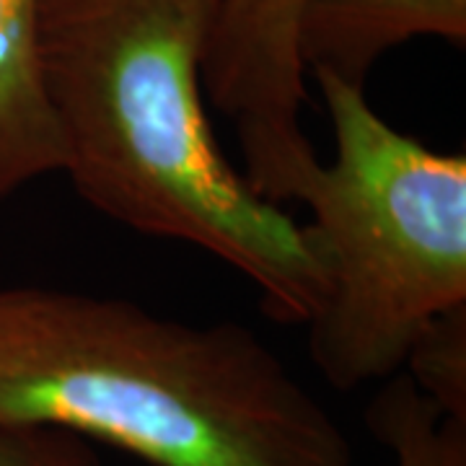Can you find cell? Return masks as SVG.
<instances>
[{
	"mask_svg": "<svg viewBox=\"0 0 466 466\" xmlns=\"http://www.w3.org/2000/svg\"><path fill=\"white\" fill-rule=\"evenodd\" d=\"M218 0H39V57L63 164L101 216L189 244L309 324L327 272L306 226L220 150L202 60Z\"/></svg>",
	"mask_w": 466,
	"mask_h": 466,
	"instance_id": "obj_1",
	"label": "cell"
},
{
	"mask_svg": "<svg viewBox=\"0 0 466 466\" xmlns=\"http://www.w3.org/2000/svg\"><path fill=\"white\" fill-rule=\"evenodd\" d=\"M0 428L148 466H352L339 422L249 327L55 288H0Z\"/></svg>",
	"mask_w": 466,
	"mask_h": 466,
	"instance_id": "obj_2",
	"label": "cell"
},
{
	"mask_svg": "<svg viewBox=\"0 0 466 466\" xmlns=\"http://www.w3.org/2000/svg\"><path fill=\"white\" fill-rule=\"evenodd\" d=\"M334 156L300 189L327 296L309 355L337 391L401 373L428 324L466 306V158L383 119L366 86L314 73Z\"/></svg>",
	"mask_w": 466,
	"mask_h": 466,
	"instance_id": "obj_3",
	"label": "cell"
},
{
	"mask_svg": "<svg viewBox=\"0 0 466 466\" xmlns=\"http://www.w3.org/2000/svg\"><path fill=\"white\" fill-rule=\"evenodd\" d=\"M300 0H218L202 60L205 96L231 119L244 177L269 202H299L319 167L303 130Z\"/></svg>",
	"mask_w": 466,
	"mask_h": 466,
	"instance_id": "obj_4",
	"label": "cell"
},
{
	"mask_svg": "<svg viewBox=\"0 0 466 466\" xmlns=\"http://www.w3.org/2000/svg\"><path fill=\"white\" fill-rule=\"evenodd\" d=\"M412 39L466 45V0H300L299 55L306 76L366 86L383 55Z\"/></svg>",
	"mask_w": 466,
	"mask_h": 466,
	"instance_id": "obj_5",
	"label": "cell"
},
{
	"mask_svg": "<svg viewBox=\"0 0 466 466\" xmlns=\"http://www.w3.org/2000/svg\"><path fill=\"white\" fill-rule=\"evenodd\" d=\"M63 164L39 57V0H0V200Z\"/></svg>",
	"mask_w": 466,
	"mask_h": 466,
	"instance_id": "obj_6",
	"label": "cell"
},
{
	"mask_svg": "<svg viewBox=\"0 0 466 466\" xmlns=\"http://www.w3.org/2000/svg\"><path fill=\"white\" fill-rule=\"evenodd\" d=\"M366 425L394 466H466V422L443 415L404 373L383 381Z\"/></svg>",
	"mask_w": 466,
	"mask_h": 466,
	"instance_id": "obj_7",
	"label": "cell"
},
{
	"mask_svg": "<svg viewBox=\"0 0 466 466\" xmlns=\"http://www.w3.org/2000/svg\"><path fill=\"white\" fill-rule=\"evenodd\" d=\"M401 373L443 415L466 422V306L451 309L428 324Z\"/></svg>",
	"mask_w": 466,
	"mask_h": 466,
	"instance_id": "obj_8",
	"label": "cell"
},
{
	"mask_svg": "<svg viewBox=\"0 0 466 466\" xmlns=\"http://www.w3.org/2000/svg\"><path fill=\"white\" fill-rule=\"evenodd\" d=\"M0 466H101V459L76 435L0 428Z\"/></svg>",
	"mask_w": 466,
	"mask_h": 466,
	"instance_id": "obj_9",
	"label": "cell"
}]
</instances>
